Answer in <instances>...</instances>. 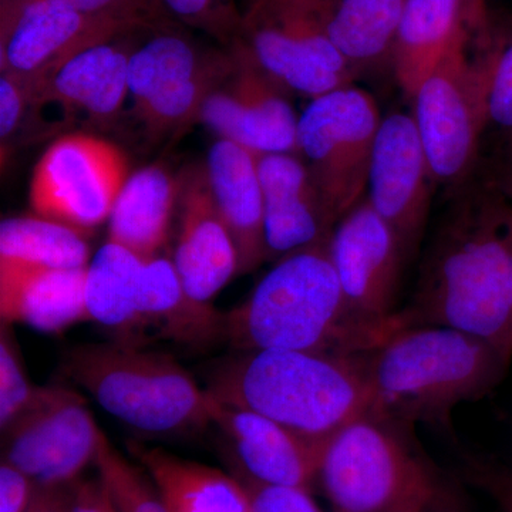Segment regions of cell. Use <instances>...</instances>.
I'll use <instances>...</instances> for the list:
<instances>
[{"label":"cell","instance_id":"obj_38","mask_svg":"<svg viewBox=\"0 0 512 512\" xmlns=\"http://www.w3.org/2000/svg\"><path fill=\"white\" fill-rule=\"evenodd\" d=\"M39 485L18 467L2 460L0 464V512H28Z\"/></svg>","mask_w":512,"mask_h":512},{"label":"cell","instance_id":"obj_39","mask_svg":"<svg viewBox=\"0 0 512 512\" xmlns=\"http://www.w3.org/2000/svg\"><path fill=\"white\" fill-rule=\"evenodd\" d=\"M72 512H117L106 487L97 480H82L76 483Z\"/></svg>","mask_w":512,"mask_h":512},{"label":"cell","instance_id":"obj_2","mask_svg":"<svg viewBox=\"0 0 512 512\" xmlns=\"http://www.w3.org/2000/svg\"><path fill=\"white\" fill-rule=\"evenodd\" d=\"M329 239L282 256L244 302L225 312V342L245 350H299L370 355L413 326L397 311L386 319L357 312L346 299L329 255Z\"/></svg>","mask_w":512,"mask_h":512},{"label":"cell","instance_id":"obj_17","mask_svg":"<svg viewBox=\"0 0 512 512\" xmlns=\"http://www.w3.org/2000/svg\"><path fill=\"white\" fill-rule=\"evenodd\" d=\"M211 424L234 450L239 478L268 487H318L325 441L309 439L261 414L228 406L210 393Z\"/></svg>","mask_w":512,"mask_h":512},{"label":"cell","instance_id":"obj_4","mask_svg":"<svg viewBox=\"0 0 512 512\" xmlns=\"http://www.w3.org/2000/svg\"><path fill=\"white\" fill-rule=\"evenodd\" d=\"M511 360L463 330L409 326L369 355L372 413L404 426H447L457 406L493 392Z\"/></svg>","mask_w":512,"mask_h":512},{"label":"cell","instance_id":"obj_23","mask_svg":"<svg viewBox=\"0 0 512 512\" xmlns=\"http://www.w3.org/2000/svg\"><path fill=\"white\" fill-rule=\"evenodd\" d=\"M138 313L143 332L154 328L177 345L204 349L225 342V312L192 298L167 256H154L144 264Z\"/></svg>","mask_w":512,"mask_h":512},{"label":"cell","instance_id":"obj_32","mask_svg":"<svg viewBox=\"0 0 512 512\" xmlns=\"http://www.w3.org/2000/svg\"><path fill=\"white\" fill-rule=\"evenodd\" d=\"M33 0H2L0 9L16 8ZM72 8L120 23L134 32H147L175 25L177 19L165 8L163 0H57Z\"/></svg>","mask_w":512,"mask_h":512},{"label":"cell","instance_id":"obj_3","mask_svg":"<svg viewBox=\"0 0 512 512\" xmlns=\"http://www.w3.org/2000/svg\"><path fill=\"white\" fill-rule=\"evenodd\" d=\"M207 380L205 390L220 402L313 440H328L372 412L369 355L245 350L222 360Z\"/></svg>","mask_w":512,"mask_h":512},{"label":"cell","instance_id":"obj_10","mask_svg":"<svg viewBox=\"0 0 512 512\" xmlns=\"http://www.w3.org/2000/svg\"><path fill=\"white\" fill-rule=\"evenodd\" d=\"M410 101L434 183L463 187L488 127L483 72L470 46L444 57Z\"/></svg>","mask_w":512,"mask_h":512},{"label":"cell","instance_id":"obj_34","mask_svg":"<svg viewBox=\"0 0 512 512\" xmlns=\"http://www.w3.org/2000/svg\"><path fill=\"white\" fill-rule=\"evenodd\" d=\"M40 386L30 382L18 345L3 325L0 332V429H8L35 402Z\"/></svg>","mask_w":512,"mask_h":512},{"label":"cell","instance_id":"obj_16","mask_svg":"<svg viewBox=\"0 0 512 512\" xmlns=\"http://www.w3.org/2000/svg\"><path fill=\"white\" fill-rule=\"evenodd\" d=\"M329 255L353 309L386 319L394 309L407 259L396 232L366 198L349 211L330 234Z\"/></svg>","mask_w":512,"mask_h":512},{"label":"cell","instance_id":"obj_11","mask_svg":"<svg viewBox=\"0 0 512 512\" xmlns=\"http://www.w3.org/2000/svg\"><path fill=\"white\" fill-rule=\"evenodd\" d=\"M126 154L93 134L73 133L50 144L29 185L33 214L90 235L109 221L128 178Z\"/></svg>","mask_w":512,"mask_h":512},{"label":"cell","instance_id":"obj_15","mask_svg":"<svg viewBox=\"0 0 512 512\" xmlns=\"http://www.w3.org/2000/svg\"><path fill=\"white\" fill-rule=\"evenodd\" d=\"M433 184L412 114L394 111L384 116L373 147L366 200L396 232L407 259L426 231Z\"/></svg>","mask_w":512,"mask_h":512},{"label":"cell","instance_id":"obj_33","mask_svg":"<svg viewBox=\"0 0 512 512\" xmlns=\"http://www.w3.org/2000/svg\"><path fill=\"white\" fill-rule=\"evenodd\" d=\"M165 8L185 28L210 36L222 47L241 36L242 10L235 0H163Z\"/></svg>","mask_w":512,"mask_h":512},{"label":"cell","instance_id":"obj_19","mask_svg":"<svg viewBox=\"0 0 512 512\" xmlns=\"http://www.w3.org/2000/svg\"><path fill=\"white\" fill-rule=\"evenodd\" d=\"M487 0H406L394 47V80L412 100L444 57L491 29Z\"/></svg>","mask_w":512,"mask_h":512},{"label":"cell","instance_id":"obj_13","mask_svg":"<svg viewBox=\"0 0 512 512\" xmlns=\"http://www.w3.org/2000/svg\"><path fill=\"white\" fill-rule=\"evenodd\" d=\"M134 33L140 32L57 0L0 9V72L35 92L77 53Z\"/></svg>","mask_w":512,"mask_h":512},{"label":"cell","instance_id":"obj_28","mask_svg":"<svg viewBox=\"0 0 512 512\" xmlns=\"http://www.w3.org/2000/svg\"><path fill=\"white\" fill-rule=\"evenodd\" d=\"M406 0H328L326 30L353 74L392 69Z\"/></svg>","mask_w":512,"mask_h":512},{"label":"cell","instance_id":"obj_40","mask_svg":"<svg viewBox=\"0 0 512 512\" xmlns=\"http://www.w3.org/2000/svg\"><path fill=\"white\" fill-rule=\"evenodd\" d=\"M76 484L62 487H45L37 491L28 512H72Z\"/></svg>","mask_w":512,"mask_h":512},{"label":"cell","instance_id":"obj_12","mask_svg":"<svg viewBox=\"0 0 512 512\" xmlns=\"http://www.w3.org/2000/svg\"><path fill=\"white\" fill-rule=\"evenodd\" d=\"M2 436V460L45 488L76 484L96 461L103 431L79 393L40 386L35 402Z\"/></svg>","mask_w":512,"mask_h":512},{"label":"cell","instance_id":"obj_9","mask_svg":"<svg viewBox=\"0 0 512 512\" xmlns=\"http://www.w3.org/2000/svg\"><path fill=\"white\" fill-rule=\"evenodd\" d=\"M239 40L289 92L315 99L353 84L326 30L328 0H247Z\"/></svg>","mask_w":512,"mask_h":512},{"label":"cell","instance_id":"obj_42","mask_svg":"<svg viewBox=\"0 0 512 512\" xmlns=\"http://www.w3.org/2000/svg\"><path fill=\"white\" fill-rule=\"evenodd\" d=\"M430 501V500H429ZM424 508V507H423ZM423 508H420V510H416V511H412V512H420L421 510H423Z\"/></svg>","mask_w":512,"mask_h":512},{"label":"cell","instance_id":"obj_21","mask_svg":"<svg viewBox=\"0 0 512 512\" xmlns=\"http://www.w3.org/2000/svg\"><path fill=\"white\" fill-rule=\"evenodd\" d=\"M204 164L218 210L237 247L238 275L249 274L268 261L258 153L218 138Z\"/></svg>","mask_w":512,"mask_h":512},{"label":"cell","instance_id":"obj_41","mask_svg":"<svg viewBox=\"0 0 512 512\" xmlns=\"http://www.w3.org/2000/svg\"><path fill=\"white\" fill-rule=\"evenodd\" d=\"M494 183L512 201V136L507 137V144H505Z\"/></svg>","mask_w":512,"mask_h":512},{"label":"cell","instance_id":"obj_30","mask_svg":"<svg viewBox=\"0 0 512 512\" xmlns=\"http://www.w3.org/2000/svg\"><path fill=\"white\" fill-rule=\"evenodd\" d=\"M477 57L484 77L488 126L512 136V20L495 25L481 42Z\"/></svg>","mask_w":512,"mask_h":512},{"label":"cell","instance_id":"obj_29","mask_svg":"<svg viewBox=\"0 0 512 512\" xmlns=\"http://www.w3.org/2000/svg\"><path fill=\"white\" fill-rule=\"evenodd\" d=\"M89 235L40 217H10L0 224V271L42 268H86Z\"/></svg>","mask_w":512,"mask_h":512},{"label":"cell","instance_id":"obj_26","mask_svg":"<svg viewBox=\"0 0 512 512\" xmlns=\"http://www.w3.org/2000/svg\"><path fill=\"white\" fill-rule=\"evenodd\" d=\"M133 453L171 512H254L238 478L160 448L134 446Z\"/></svg>","mask_w":512,"mask_h":512},{"label":"cell","instance_id":"obj_27","mask_svg":"<svg viewBox=\"0 0 512 512\" xmlns=\"http://www.w3.org/2000/svg\"><path fill=\"white\" fill-rule=\"evenodd\" d=\"M147 259L107 239L90 259L84 281L87 320L111 330L119 342L138 343L141 274Z\"/></svg>","mask_w":512,"mask_h":512},{"label":"cell","instance_id":"obj_18","mask_svg":"<svg viewBox=\"0 0 512 512\" xmlns=\"http://www.w3.org/2000/svg\"><path fill=\"white\" fill-rule=\"evenodd\" d=\"M177 215L175 268L192 298L211 303L238 275V252L204 163L181 171Z\"/></svg>","mask_w":512,"mask_h":512},{"label":"cell","instance_id":"obj_24","mask_svg":"<svg viewBox=\"0 0 512 512\" xmlns=\"http://www.w3.org/2000/svg\"><path fill=\"white\" fill-rule=\"evenodd\" d=\"M86 268L0 271L3 325L20 323L37 332L57 335L76 323L87 322Z\"/></svg>","mask_w":512,"mask_h":512},{"label":"cell","instance_id":"obj_8","mask_svg":"<svg viewBox=\"0 0 512 512\" xmlns=\"http://www.w3.org/2000/svg\"><path fill=\"white\" fill-rule=\"evenodd\" d=\"M382 119L375 97L353 84L311 99L299 116L296 154L333 228L366 198Z\"/></svg>","mask_w":512,"mask_h":512},{"label":"cell","instance_id":"obj_31","mask_svg":"<svg viewBox=\"0 0 512 512\" xmlns=\"http://www.w3.org/2000/svg\"><path fill=\"white\" fill-rule=\"evenodd\" d=\"M94 466L117 512H171L148 474L121 456L104 433Z\"/></svg>","mask_w":512,"mask_h":512},{"label":"cell","instance_id":"obj_35","mask_svg":"<svg viewBox=\"0 0 512 512\" xmlns=\"http://www.w3.org/2000/svg\"><path fill=\"white\" fill-rule=\"evenodd\" d=\"M464 476L478 490L487 494L500 512H512V470L490 460L470 456L464 461Z\"/></svg>","mask_w":512,"mask_h":512},{"label":"cell","instance_id":"obj_14","mask_svg":"<svg viewBox=\"0 0 512 512\" xmlns=\"http://www.w3.org/2000/svg\"><path fill=\"white\" fill-rule=\"evenodd\" d=\"M231 70L202 104L198 121L218 138L258 154L295 153L298 121L289 90L238 40Z\"/></svg>","mask_w":512,"mask_h":512},{"label":"cell","instance_id":"obj_37","mask_svg":"<svg viewBox=\"0 0 512 512\" xmlns=\"http://www.w3.org/2000/svg\"><path fill=\"white\" fill-rule=\"evenodd\" d=\"M33 96L28 84L18 77L2 74L0 77V138L2 147L6 146L20 124L23 123L29 109H33Z\"/></svg>","mask_w":512,"mask_h":512},{"label":"cell","instance_id":"obj_5","mask_svg":"<svg viewBox=\"0 0 512 512\" xmlns=\"http://www.w3.org/2000/svg\"><path fill=\"white\" fill-rule=\"evenodd\" d=\"M64 375L104 412L146 436H177L211 424L210 396L173 356L136 343H86L66 353Z\"/></svg>","mask_w":512,"mask_h":512},{"label":"cell","instance_id":"obj_25","mask_svg":"<svg viewBox=\"0 0 512 512\" xmlns=\"http://www.w3.org/2000/svg\"><path fill=\"white\" fill-rule=\"evenodd\" d=\"M180 197V174L151 164L128 175L109 218V241L141 258L160 255Z\"/></svg>","mask_w":512,"mask_h":512},{"label":"cell","instance_id":"obj_36","mask_svg":"<svg viewBox=\"0 0 512 512\" xmlns=\"http://www.w3.org/2000/svg\"><path fill=\"white\" fill-rule=\"evenodd\" d=\"M247 488L254 512H323L311 491L299 488L268 487L238 478Z\"/></svg>","mask_w":512,"mask_h":512},{"label":"cell","instance_id":"obj_22","mask_svg":"<svg viewBox=\"0 0 512 512\" xmlns=\"http://www.w3.org/2000/svg\"><path fill=\"white\" fill-rule=\"evenodd\" d=\"M124 37L89 47L67 60L49 82L32 92L35 107L60 104L67 110L83 111L96 123L119 119L130 96L131 49L124 45Z\"/></svg>","mask_w":512,"mask_h":512},{"label":"cell","instance_id":"obj_7","mask_svg":"<svg viewBox=\"0 0 512 512\" xmlns=\"http://www.w3.org/2000/svg\"><path fill=\"white\" fill-rule=\"evenodd\" d=\"M181 23L148 30L128 60L134 119L151 143L198 123L202 104L234 63L231 49L205 46Z\"/></svg>","mask_w":512,"mask_h":512},{"label":"cell","instance_id":"obj_1","mask_svg":"<svg viewBox=\"0 0 512 512\" xmlns=\"http://www.w3.org/2000/svg\"><path fill=\"white\" fill-rule=\"evenodd\" d=\"M431 242L414 325L463 330L512 357V201L494 183L461 191Z\"/></svg>","mask_w":512,"mask_h":512},{"label":"cell","instance_id":"obj_6","mask_svg":"<svg viewBox=\"0 0 512 512\" xmlns=\"http://www.w3.org/2000/svg\"><path fill=\"white\" fill-rule=\"evenodd\" d=\"M399 421L372 412L336 430L323 446L318 487L332 512H412L440 480Z\"/></svg>","mask_w":512,"mask_h":512},{"label":"cell","instance_id":"obj_20","mask_svg":"<svg viewBox=\"0 0 512 512\" xmlns=\"http://www.w3.org/2000/svg\"><path fill=\"white\" fill-rule=\"evenodd\" d=\"M258 171L268 259L278 261L329 239L333 227L308 167L298 154H258Z\"/></svg>","mask_w":512,"mask_h":512}]
</instances>
